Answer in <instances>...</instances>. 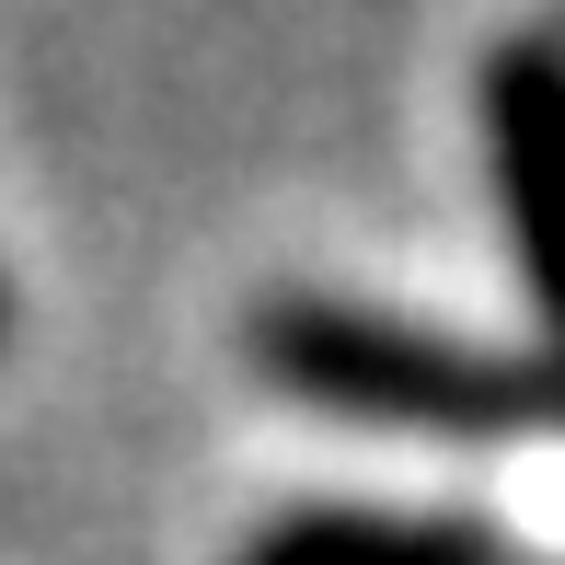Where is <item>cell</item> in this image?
Wrapping results in <instances>:
<instances>
[{
  "label": "cell",
  "mask_w": 565,
  "mask_h": 565,
  "mask_svg": "<svg viewBox=\"0 0 565 565\" xmlns=\"http://www.w3.org/2000/svg\"><path fill=\"white\" fill-rule=\"evenodd\" d=\"M484 150H497V209L531 312L565 335V35H508L484 58Z\"/></svg>",
  "instance_id": "7a4b0ae2"
},
{
  "label": "cell",
  "mask_w": 565,
  "mask_h": 565,
  "mask_svg": "<svg viewBox=\"0 0 565 565\" xmlns=\"http://www.w3.org/2000/svg\"><path fill=\"white\" fill-rule=\"evenodd\" d=\"M0 347H12V277H0Z\"/></svg>",
  "instance_id": "277c9868"
},
{
  "label": "cell",
  "mask_w": 565,
  "mask_h": 565,
  "mask_svg": "<svg viewBox=\"0 0 565 565\" xmlns=\"http://www.w3.org/2000/svg\"><path fill=\"white\" fill-rule=\"evenodd\" d=\"M554 416H565V370H554Z\"/></svg>",
  "instance_id": "5b68a950"
},
{
  "label": "cell",
  "mask_w": 565,
  "mask_h": 565,
  "mask_svg": "<svg viewBox=\"0 0 565 565\" xmlns=\"http://www.w3.org/2000/svg\"><path fill=\"white\" fill-rule=\"evenodd\" d=\"M231 565H497V531L404 520V508H300V520H266Z\"/></svg>",
  "instance_id": "3957f363"
},
{
  "label": "cell",
  "mask_w": 565,
  "mask_h": 565,
  "mask_svg": "<svg viewBox=\"0 0 565 565\" xmlns=\"http://www.w3.org/2000/svg\"><path fill=\"white\" fill-rule=\"evenodd\" d=\"M254 370L277 393L323 404L358 427H416V439H508V427L554 416V370L543 358H508L473 335L404 312H358V300H266L254 312Z\"/></svg>",
  "instance_id": "6da1fadb"
}]
</instances>
